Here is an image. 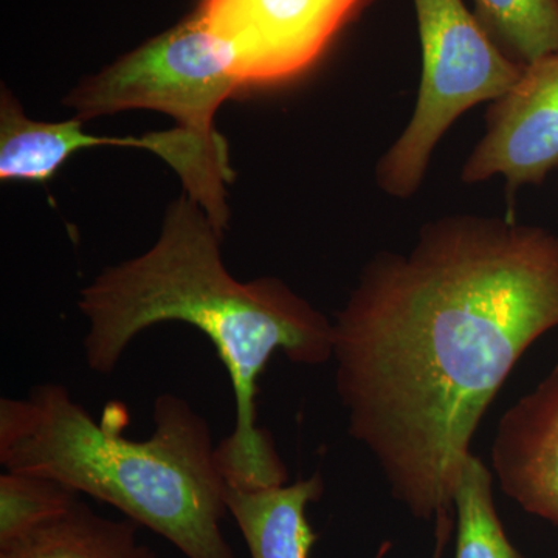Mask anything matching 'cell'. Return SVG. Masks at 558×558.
<instances>
[{
	"mask_svg": "<svg viewBox=\"0 0 558 558\" xmlns=\"http://www.w3.org/2000/svg\"><path fill=\"white\" fill-rule=\"evenodd\" d=\"M473 14L499 50L529 65L558 53V0H472Z\"/></svg>",
	"mask_w": 558,
	"mask_h": 558,
	"instance_id": "7c38bea8",
	"label": "cell"
},
{
	"mask_svg": "<svg viewBox=\"0 0 558 558\" xmlns=\"http://www.w3.org/2000/svg\"><path fill=\"white\" fill-rule=\"evenodd\" d=\"M241 87L226 50L196 10L84 80L65 105L83 121L123 110H156L183 130L215 137L216 112Z\"/></svg>",
	"mask_w": 558,
	"mask_h": 558,
	"instance_id": "5b68a950",
	"label": "cell"
},
{
	"mask_svg": "<svg viewBox=\"0 0 558 558\" xmlns=\"http://www.w3.org/2000/svg\"><path fill=\"white\" fill-rule=\"evenodd\" d=\"M0 558H157L132 520L106 519L83 501L0 546Z\"/></svg>",
	"mask_w": 558,
	"mask_h": 558,
	"instance_id": "8fae6325",
	"label": "cell"
},
{
	"mask_svg": "<svg viewBox=\"0 0 558 558\" xmlns=\"http://www.w3.org/2000/svg\"><path fill=\"white\" fill-rule=\"evenodd\" d=\"M80 497L58 481L5 470L0 475V546L57 519Z\"/></svg>",
	"mask_w": 558,
	"mask_h": 558,
	"instance_id": "5bb4252c",
	"label": "cell"
},
{
	"mask_svg": "<svg viewBox=\"0 0 558 558\" xmlns=\"http://www.w3.org/2000/svg\"><path fill=\"white\" fill-rule=\"evenodd\" d=\"M558 167V53L524 68L519 81L486 113V132L465 160L468 185L495 175L506 180L508 201L539 185Z\"/></svg>",
	"mask_w": 558,
	"mask_h": 558,
	"instance_id": "52a82bcc",
	"label": "cell"
},
{
	"mask_svg": "<svg viewBox=\"0 0 558 558\" xmlns=\"http://www.w3.org/2000/svg\"><path fill=\"white\" fill-rule=\"evenodd\" d=\"M451 529H453V523H451L450 515H444L436 520V548L432 558L444 557V549L449 542Z\"/></svg>",
	"mask_w": 558,
	"mask_h": 558,
	"instance_id": "9a60e30c",
	"label": "cell"
},
{
	"mask_svg": "<svg viewBox=\"0 0 558 558\" xmlns=\"http://www.w3.org/2000/svg\"><path fill=\"white\" fill-rule=\"evenodd\" d=\"M325 492L322 473L281 486L245 490L227 486L226 502L252 558H310L318 534L307 506Z\"/></svg>",
	"mask_w": 558,
	"mask_h": 558,
	"instance_id": "30bf717a",
	"label": "cell"
},
{
	"mask_svg": "<svg viewBox=\"0 0 558 558\" xmlns=\"http://www.w3.org/2000/svg\"><path fill=\"white\" fill-rule=\"evenodd\" d=\"M222 234L189 194L172 202L159 241L138 258L109 267L81 290L89 319L87 365L110 374L143 330L167 322L202 330L229 373L236 424L216 447L231 487L288 484V469L270 433L258 427L259 377L282 351L301 365L332 359L333 326L322 312L277 278L241 282L220 255Z\"/></svg>",
	"mask_w": 558,
	"mask_h": 558,
	"instance_id": "7a4b0ae2",
	"label": "cell"
},
{
	"mask_svg": "<svg viewBox=\"0 0 558 558\" xmlns=\"http://www.w3.org/2000/svg\"><path fill=\"white\" fill-rule=\"evenodd\" d=\"M422 50V76L409 126L376 167L379 189L410 199L451 124L473 106L498 100L526 65L510 60L462 0H413Z\"/></svg>",
	"mask_w": 558,
	"mask_h": 558,
	"instance_id": "277c9868",
	"label": "cell"
},
{
	"mask_svg": "<svg viewBox=\"0 0 558 558\" xmlns=\"http://www.w3.org/2000/svg\"><path fill=\"white\" fill-rule=\"evenodd\" d=\"M492 468L510 499L558 526V360L499 421Z\"/></svg>",
	"mask_w": 558,
	"mask_h": 558,
	"instance_id": "ba28073f",
	"label": "cell"
},
{
	"mask_svg": "<svg viewBox=\"0 0 558 558\" xmlns=\"http://www.w3.org/2000/svg\"><path fill=\"white\" fill-rule=\"evenodd\" d=\"M371 0H202L201 16L242 87L295 80Z\"/></svg>",
	"mask_w": 558,
	"mask_h": 558,
	"instance_id": "8992f818",
	"label": "cell"
},
{
	"mask_svg": "<svg viewBox=\"0 0 558 558\" xmlns=\"http://www.w3.org/2000/svg\"><path fill=\"white\" fill-rule=\"evenodd\" d=\"M332 326L352 438L411 515H450L488 405L558 328V234L513 218L433 220L407 255L369 260Z\"/></svg>",
	"mask_w": 558,
	"mask_h": 558,
	"instance_id": "6da1fadb",
	"label": "cell"
},
{
	"mask_svg": "<svg viewBox=\"0 0 558 558\" xmlns=\"http://www.w3.org/2000/svg\"><path fill=\"white\" fill-rule=\"evenodd\" d=\"M126 411L100 422L60 384L0 400V464L58 481L113 506L186 558H236L223 537L227 480L208 422L185 399L161 395L153 435L126 439Z\"/></svg>",
	"mask_w": 558,
	"mask_h": 558,
	"instance_id": "3957f363",
	"label": "cell"
},
{
	"mask_svg": "<svg viewBox=\"0 0 558 558\" xmlns=\"http://www.w3.org/2000/svg\"><path fill=\"white\" fill-rule=\"evenodd\" d=\"M492 484L490 470L478 457L470 453L453 492L457 513L454 558H524L502 527Z\"/></svg>",
	"mask_w": 558,
	"mask_h": 558,
	"instance_id": "4fadbf2b",
	"label": "cell"
},
{
	"mask_svg": "<svg viewBox=\"0 0 558 558\" xmlns=\"http://www.w3.org/2000/svg\"><path fill=\"white\" fill-rule=\"evenodd\" d=\"M84 121L72 119L46 124L44 150L51 167L60 170L70 156L81 149L95 146H124V148L148 149L178 172L183 189L196 202L216 229L223 231L229 226L226 186L233 182L229 146L222 135L205 137L194 132L174 128L170 131L153 132L143 137H95L83 131Z\"/></svg>",
	"mask_w": 558,
	"mask_h": 558,
	"instance_id": "9c48e42d",
	"label": "cell"
}]
</instances>
